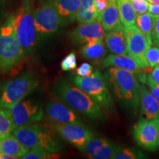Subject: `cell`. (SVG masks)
Instances as JSON below:
<instances>
[{
  "mask_svg": "<svg viewBox=\"0 0 159 159\" xmlns=\"http://www.w3.org/2000/svg\"><path fill=\"white\" fill-rule=\"evenodd\" d=\"M52 92L57 99L89 118L101 119L104 116L102 106L99 103L78 87L74 86L64 79L57 80Z\"/></svg>",
  "mask_w": 159,
  "mask_h": 159,
  "instance_id": "1",
  "label": "cell"
},
{
  "mask_svg": "<svg viewBox=\"0 0 159 159\" xmlns=\"http://www.w3.org/2000/svg\"><path fill=\"white\" fill-rule=\"evenodd\" d=\"M25 52L20 44L13 26V15L0 27V71L11 72L21 65Z\"/></svg>",
  "mask_w": 159,
  "mask_h": 159,
  "instance_id": "2",
  "label": "cell"
},
{
  "mask_svg": "<svg viewBox=\"0 0 159 159\" xmlns=\"http://www.w3.org/2000/svg\"><path fill=\"white\" fill-rule=\"evenodd\" d=\"M105 79L114 94L128 108L136 111L140 105V83L134 73L122 69L110 67L105 73Z\"/></svg>",
  "mask_w": 159,
  "mask_h": 159,
  "instance_id": "3",
  "label": "cell"
},
{
  "mask_svg": "<svg viewBox=\"0 0 159 159\" xmlns=\"http://www.w3.org/2000/svg\"><path fill=\"white\" fill-rule=\"evenodd\" d=\"M15 33L26 55H31L39 43L34 11L30 0H25L13 15Z\"/></svg>",
  "mask_w": 159,
  "mask_h": 159,
  "instance_id": "4",
  "label": "cell"
},
{
  "mask_svg": "<svg viewBox=\"0 0 159 159\" xmlns=\"http://www.w3.org/2000/svg\"><path fill=\"white\" fill-rule=\"evenodd\" d=\"M12 135L26 148H41L49 152H58L63 147L58 141L37 125H26L14 128Z\"/></svg>",
  "mask_w": 159,
  "mask_h": 159,
  "instance_id": "5",
  "label": "cell"
},
{
  "mask_svg": "<svg viewBox=\"0 0 159 159\" xmlns=\"http://www.w3.org/2000/svg\"><path fill=\"white\" fill-rule=\"evenodd\" d=\"M39 82L30 72H25L5 84L0 94V108L8 109L23 100L37 88Z\"/></svg>",
  "mask_w": 159,
  "mask_h": 159,
  "instance_id": "6",
  "label": "cell"
},
{
  "mask_svg": "<svg viewBox=\"0 0 159 159\" xmlns=\"http://www.w3.org/2000/svg\"><path fill=\"white\" fill-rule=\"evenodd\" d=\"M74 83L77 87L94 99L102 107L110 109L113 99L109 91L106 80L98 69L86 77L76 76Z\"/></svg>",
  "mask_w": 159,
  "mask_h": 159,
  "instance_id": "7",
  "label": "cell"
},
{
  "mask_svg": "<svg viewBox=\"0 0 159 159\" xmlns=\"http://www.w3.org/2000/svg\"><path fill=\"white\" fill-rule=\"evenodd\" d=\"M34 19L39 42L52 36L61 25L54 0H45L34 10Z\"/></svg>",
  "mask_w": 159,
  "mask_h": 159,
  "instance_id": "8",
  "label": "cell"
},
{
  "mask_svg": "<svg viewBox=\"0 0 159 159\" xmlns=\"http://www.w3.org/2000/svg\"><path fill=\"white\" fill-rule=\"evenodd\" d=\"M7 110L15 128L39 122L44 114L43 105L33 99H24Z\"/></svg>",
  "mask_w": 159,
  "mask_h": 159,
  "instance_id": "9",
  "label": "cell"
},
{
  "mask_svg": "<svg viewBox=\"0 0 159 159\" xmlns=\"http://www.w3.org/2000/svg\"><path fill=\"white\" fill-rule=\"evenodd\" d=\"M159 117L148 119L142 117L133 127V136L139 146L155 152L159 148Z\"/></svg>",
  "mask_w": 159,
  "mask_h": 159,
  "instance_id": "10",
  "label": "cell"
},
{
  "mask_svg": "<svg viewBox=\"0 0 159 159\" xmlns=\"http://www.w3.org/2000/svg\"><path fill=\"white\" fill-rule=\"evenodd\" d=\"M128 53L138 63L141 69L150 66L146 60V52L151 46L136 25L124 27Z\"/></svg>",
  "mask_w": 159,
  "mask_h": 159,
  "instance_id": "11",
  "label": "cell"
},
{
  "mask_svg": "<svg viewBox=\"0 0 159 159\" xmlns=\"http://www.w3.org/2000/svg\"><path fill=\"white\" fill-rule=\"evenodd\" d=\"M52 128L64 140L75 146L80 151L83 152L89 139L94 136L91 131L85 128L83 124L77 123H58L51 124Z\"/></svg>",
  "mask_w": 159,
  "mask_h": 159,
  "instance_id": "12",
  "label": "cell"
},
{
  "mask_svg": "<svg viewBox=\"0 0 159 159\" xmlns=\"http://www.w3.org/2000/svg\"><path fill=\"white\" fill-rule=\"evenodd\" d=\"M105 30L99 20L91 22L80 24L71 33L72 41L77 44H85L91 41L103 39Z\"/></svg>",
  "mask_w": 159,
  "mask_h": 159,
  "instance_id": "13",
  "label": "cell"
},
{
  "mask_svg": "<svg viewBox=\"0 0 159 159\" xmlns=\"http://www.w3.org/2000/svg\"><path fill=\"white\" fill-rule=\"evenodd\" d=\"M46 114L53 122L83 124L80 117L67 105L57 101L49 100L46 105Z\"/></svg>",
  "mask_w": 159,
  "mask_h": 159,
  "instance_id": "14",
  "label": "cell"
},
{
  "mask_svg": "<svg viewBox=\"0 0 159 159\" xmlns=\"http://www.w3.org/2000/svg\"><path fill=\"white\" fill-rule=\"evenodd\" d=\"M140 108L143 118L153 119L159 117V102L144 83L139 86Z\"/></svg>",
  "mask_w": 159,
  "mask_h": 159,
  "instance_id": "15",
  "label": "cell"
},
{
  "mask_svg": "<svg viewBox=\"0 0 159 159\" xmlns=\"http://www.w3.org/2000/svg\"><path fill=\"white\" fill-rule=\"evenodd\" d=\"M105 41L111 52L114 54L128 55L126 35L123 25L112 30L108 31L105 35Z\"/></svg>",
  "mask_w": 159,
  "mask_h": 159,
  "instance_id": "16",
  "label": "cell"
},
{
  "mask_svg": "<svg viewBox=\"0 0 159 159\" xmlns=\"http://www.w3.org/2000/svg\"><path fill=\"white\" fill-rule=\"evenodd\" d=\"M61 25H68L76 20L81 0H54Z\"/></svg>",
  "mask_w": 159,
  "mask_h": 159,
  "instance_id": "17",
  "label": "cell"
},
{
  "mask_svg": "<svg viewBox=\"0 0 159 159\" xmlns=\"http://www.w3.org/2000/svg\"><path fill=\"white\" fill-rule=\"evenodd\" d=\"M103 67H115L128 70L136 74L142 69L135 60L129 55L111 54L108 55L102 61Z\"/></svg>",
  "mask_w": 159,
  "mask_h": 159,
  "instance_id": "18",
  "label": "cell"
},
{
  "mask_svg": "<svg viewBox=\"0 0 159 159\" xmlns=\"http://www.w3.org/2000/svg\"><path fill=\"white\" fill-rule=\"evenodd\" d=\"M101 23L105 31L112 30L122 25L116 0H110L106 8L102 12Z\"/></svg>",
  "mask_w": 159,
  "mask_h": 159,
  "instance_id": "19",
  "label": "cell"
},
{
  "mask_svg": "<svg viewBox=\"0 0 159 159\" xmlns=\"http://www.w3.org/2000/svg\"><path fill=\"white\" fill-rule=\"evenodd\" d=\"M28 150L29 148L24 146L13 135L0 139V152L14 156L16 158H21Z\"/></svg>",
  "mask_w": 159,
  "mask_h": 159,
  "instance_id": "20",
  "label": "cell"
},
{
  "mask_svg": "<svg viewBox=\"0 0 159 159\" xmlns=\"http://www.w3.org/2000/svg\"><path fill=\"white\" fill-rule=\"evenodd\" d=\"M76 20L80 24L89 23L99 20L94 0H81V5L77 14Z\"/></svg>",
  "mask_w": 159,
  "mask_h": 159,
  "instance_id": "21",
  "label": "cell"
},
{
  "mask_svg": "<svg viewBox=\"0 0 159 159\" xmlns=\"http://www.w3.org/2000/svg\"><path fill=\"white\" fill-rule=\"evenodd\" d=\"M121 22L124 27L136 25V13L130 0H116Z\"/></svg>",
  "mask_w": 159,
  "mask_h": 159,
  "instance_id": "22",
  "label": "cell"
},
{
  "mask_svg": "<svg viewBox=\"0 0 159 159\" xmlns=\"http://www.w3.org/2000/svg\"><path fill=\"white\" fill-rule=\"evenodd\" d=\"M106 53L103 39H99L96 41L85 43L81 49V54L85 58L90 60H97L102 58Z\"/></svg>",
  "mask_w": 159,
  "mask_h": 159,
  "instance_id": "23",
  "label": "cell"
},
{
  "mask_svg": "<svg viewBox=\"0 0 159 159\" xmlns=\"http://www.w3.org/2000/svg\"><path fill=\"white\" fill-rule=\"evenodd\" d=\"M153 16L150 14V13H144L136 15V25L144 34L150 46L152 44V30H153Z\"/></svg>",
  "mask_w": 159,
  "mask_h": 159,
  "instance_id": "24",
  "label": "cell"
},
{
  "mask_svg": "<svg viewBox=\"0 0 159 159\" xmlns=\"http://www.w3.org/2000/svg\"><path fill=\"white\" fill-rule=\"evenodd\" d=\"M14 128L8 110L0 108V139L11 136Z\"/></svg>",
  "mask_w": 159,
  "mask_h": 159,
  "instance_id": "25",
  "label": "cell"
},
{
  "mask_svg": "<svg viewBox=\"0 0 159 159\" xmlns=\"http://www.w3.org/2000/svg\"><path fill=\"white\" fill-rule=\"evenodd\" d=\"M145 155L142 151L135 148H123L120 147L115 154L114 159H136L144 158Z\"/></svg>",
  "mask_w": 159,
  "mask_h": 159,
  "instance_id": "26",
  "label": "cell"
},
{
  "mask_svg": "<svg viewBox=\"0 0 159 159\" xmlns=\"http://www.w3.org/2000/svg\"><path fill=\"white\" fill-rule=\"evenodd\" d=\"M52 156H55V153L49 152L48 151L41 148H32L29 149L27 153L24 156L22 159H47L52 158Z\"/></svg>",
  "mask_w": 159,
  "mask_h": 159,
  "instance_id": "27",
  "label": "cell"
},
{
  "mask_svg": "<svg viewBox=\"0 0 159 159\" xmlns=\"http://www.w3.org/2000/svg\"><path fill=\"white\" fill-rule=\"evenodd\" d=\"M145 56L150 66L154 67L159 64V47L151 46L147 51Z\"/></svg>",
  "mask_w": 159,
  "mask_h": 159,
  "instance_id": "28",
  "label": "cell"
},
{
  "mask_svg": "<svg viewBox=\"0 0 159 159\" xmlns=\"http://www.w3.org/2000/svg\"><path fill=\"white\" fill-rule=\"evenodd\" d=\"M77 66V58L75 52H71L67 55L61 61V67L63 71L73 70Z\"/></svg>",
  "mask_w": 159,
  "mask_h": 159,
  "instance_id": "29",
  "label": "cell"
},
{
  "mask_svg": "<svg viewBox=\"0 0 159 159\" xmlns=\"http://www.w3.org/2000/svg\"><path fill=\"white\" fill-rule=\"evenodd\" d=\"M136 14H142L147 13L148 11L150 3L144 0H130Z\"/></svg>",
  "mask_w": 159,
  "mask_h": 159,
  "instance_id": "30",
  "label": "cell"
},
{
  "mask_svg": "<svg viewBox=\"0 0 159 159\" xmlns=\"http://www.w3.org/2000/svg\"><path fill=\"white\" fill-rule=\"evenodd\" d=\"M146 83L148 85L149 89L151 91L152 94L154 95V97L158 99L159 102V84L156 80L153 79V77H152V75H149L147 76L146 79Z\"/></svg>",
  "mask_w": 159,
  "mask_h": 159,
  "instance_id": "31",
  "label": "cell"
},
{
  "mask_svg": "<svg viewBox=\"0 0 159 159\" xmlns=\"http://www.w3.org/2000/svg\"><path fill=\"white\" fill-rule=\"evenodd\" d=\"M94 68L91 64L88 63H83L81 64L76 70V74L77 76L86 77L90 75L93 72Z\"/></svg>",
  "mask_w": 159,
  "mask_h": 159,
  "instance_id": "32",
  "label": "cell"
},
{
  "mask_svg": "<svg viewBox=\"0 0 159 159\" xmlns=\"http://www.w3.org/2000/svg\"><path fill=\"white\" fill-rule=\"evenodd\" d=\"M154 23L152 33V43L159 47V16H153Z\"/></svg>",
  "mask_w": 159,
  "mask_h": 159,
  "instance_id": "33",
  "label": "cell"
},
{
  "mask_svg": "<svg viewBox=\"0 0 159 159\" xmlns=\"http://www.w3.org/2000/svg\"><path fill=\"white\" fill-rule=\"evenodd\" d=\"M110 0H94V5L96 7L97 13L98 16L99 20L101 21V16H102V12L106 8Z\"/></svg>",
  "mask_w": 159,
  "mask_h": 159,
  "instance_id": "34",
  "label": "cell"
},
{
  "mask_svg": "<svg viewBox=\"0 0 159 159\" xmlns=\"http://www.w3.org/2000/svg\"><path fill=\"white\" fill-rule=\"evenodd\" d=\"M148 11L152 16H159V4L158 5H152L150 4L149 5Z\"/></svg>",
  "mask_w": 159,
  "mask_h": 159,
  "instance_id": "35",
  "label": "cell"
},
{
  "mask_svg": "<svg viewBox=\"0 0 159 159\" xmlns=\"http://www.w3.org/2000/svg\"><path fill=\"white\" fill-rule=\"evenodd\" d=\"M151 75L153 79L159 84V64L155 66L153 70L151 71Z\"/></svg>",
  "mask_w": 159,
  "mask_h": 159,
  "instance_id": "36",
  "label": "cell"
},
{
  "mask_svg": "<svg viewBox=\"0 0 159 159\" xmlns=\"http://www.w3.org/2000/svg\"><path fill=\"white\" fill-rule=\"evenodd\" d=\"M0 159H16L14 156H10L2 152H0Z\"/></svg>",
  "mask_w": 159,
  "mask_h": 159,
  "instance_id": "37",
  "label": "cell"
},
{
  "mask_svg": "<svg viewBox=\"0 0 159 159\" xmlns=\"http://www.w3.org/2000/svg\"><path fill=\"white\" fill-rule=\"evenodd\" d=\"M149 2L152 4V5H158V4H159V0H150Z\"/></svg>",
  "mask_w": 159,
  "mask_h": 159,
  "instance_id": "38",
  "label": "cell"
},
{
  "mask_svg": "<svg viewBox=\"0 0 159 159\" xmlns=\"http://www.w3.org/2000/svg\"><path fill=\"white\" fill-rule=\"evenodd\" d=\"M3 2H4V0H0V8H1L2 6V5H3Z\"/></svg>",
  "mask_w": 159,
  "mask_h": 159,
  "instance_id": "39",
  "label": "cell"
},
{
  "mask_svg": "<svg viewBox=\"0 0 159 159\" xmlns=\"http://www.w3.org/2000/svg\"><path fill=\"white\" fill-rule=\"evenodd\" d=\"M144 1H147V2H150V0H144Z\"/></svg>",
  "mask_w": 159,
  "mask_h": 159,
  "instance_id": "40",
  "label": "cell"
},
{
  "mask_svg": "<svg viewBox=\"0 0 159 159\" xmlns=\"http://www.w3.org/2000/svg\"><path fill=\"white\" fill-rule=\"evenodd\" d=\"M158 140H159V130H158Z\"/></svg>",
  "mask_w": 159,
  "mask_h": 159,
  "instance_id": "41",
  "label": "cell"
}]
</instances>
